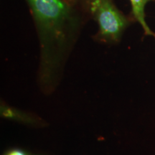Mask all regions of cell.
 <instances>
[{"mask_svg":"<svg viewBox=\"0 0 155 155\" xmlns=\"http://www.w3.org/2000/svg\"><path fill=\"white\" fill-rule=\"evenodd\" d=\"M91 11L99 25L102 35L119 38L127 25L125 17L116 9L109 0H91Z\"/></svg>","mask_w":155,"mask_h":155,"instance_id":"cell-1","label":"cell"},{"mask_svg":"<svg viewBox=\"0 0 155 155\" xmlns=\"http://www.w3.org/2000/svg\"><path fill=\"white\" fill-rule=\"evenodd\" d=\"M34 14L42 24L50 26L61 20L66 7L61 0H28Z\"/></svg>","mask_w":155,"mask_h":155,"instance_id":"cell-2","label":"cell"},{"mask_svg":"<svg viewBox=\"0 0 155 155\" xmlns=\"http://www.w3.org/2000/svg\"><path fill=\"white\" fill-rule=\"evenodd\" d=\"M132 7V12L135 19L141 25L145 34L147 35H151L155 37V34L150 30V27L148 26L145 20L144 14V7L146 4L150 0H130Z\"/></svg>","mask_w":155,"mask_h":155,"instance_id":"cell-3","label":"cell"},{"mask_svg":"<svg viewBox=\"0 0 155 155\" xmlns=\"http://www.w3.org/2000/svg\"><path fill=\"white\" fill-rule=\"evenodd\" d=\"M7 155H26L24 152L19 150H13L9 153Z\"/></svg>","mask_w":155,"mask_h":155,"instance_id":"cell-4","label":"cell"}]
</instances>
